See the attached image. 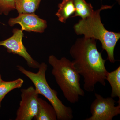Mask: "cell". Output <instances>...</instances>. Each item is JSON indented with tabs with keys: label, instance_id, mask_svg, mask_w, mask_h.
<instances>
[{
	"label": "cell",
	"instance_id": "cell-13",
	"mask_svg": "<svg viewBox=\"0 0 120 120\" xmlns=\"http://www.w3.org/2000/svg\"><path fill=\"white\" fill-rule=\"evenodd\" d=\"M106 80L109 83L112 88L111 97L113 98L118 97L120 100V66L111 72H108Z\"/></svg>",
	"mask_w": 120,
	"mask_h": 120
},
{
	"label": "cell",
	"instance_id": "cell-6",
	"mask_svg": "<svg viewBox=\"0 0 120 120\" xmlns=\"http://www.w3.org/2000/svg\"><path fill=\"white\" fill-rule=\"evenodd\" d=\"M21 101L15 120H31L37 115L39 94L32 86L21 90Z\"/></svg>",
	"mask_w": 120,
	"mask_h": 120
},
{
	"label": "cell",
	"instance_id": "cell-7",
	"mask_svg": "<svg viewBox=\"0 0 120 120\" xmlns=\"http://www.w3.org/2000/svg\"><path fill=\"white\" fill-rule=\"evenodd\" d=\"M13 35L4 41H0V46H4L9 53L17 54L23 57L27 65L34 69H38L40 64L35 60L28 53L22 42L24 36L23 31L18 28L13 29Z\"/></svg>",
	"mask_w": 120,
	"mask_h": 120
},
{
	"label": "cell",
	"instance_id": "cell-5",
	"mask_svg": "<svg viewBox=\"0 0 120 120\" xmlns=\"http://www.w3.org/2000/svg\"><path fill=\"white\" fill-rule=\"evenodd\" d=\"M95 98L91 103V116L86 120H112L120 114V104L115 106L116 101L112 97L104 98L97 93Z\"/></svg>",
	"mask_w": 120,
	"mask_h": 120
},
{
	"label": "cell",
	"instance_id": "cell-14",
	"mask_svg": "<svg viewBox=\"0 0 120 120\" xmlns=\"http://www.w3.org/2000/svg\"><path fill=\"white\" fill-rule=\"evenodd\" d=\"M23 82L21 78L9 82L1 80L0 82V108L1 101L5 95L12 90L22 87Z\"/></svg>",
	"mask_w": 120,
	"mask_h": 120
},
{
	"label": "cell",
	"instance_id": "cell-8",
	"mask_svg": "<svg viewBox=\"0 0 120 120\" xmlns=\"http://www.w3.org/2000/svg\"><path fill=\"white\" fill-rule=\"evenodd\" d=\"M9 25L12 27L16 24L21 26L23 31L42 33L47 27V23L35 13H20L15 18H11L9 20Z\"/></svg>",
	"mask_w": 120,
	"mask_h": 120
},
{
	"label": "cell",
	"instance_id": "cell-9",
	"mask_svg": "<svg viewBox=\"0 0 120 120\" xmlns=\"http://www.w3.org/2000/svg\"><path fill=\"white\" fill-rule=\"evenodd\" d=\"M38 109L35 120H56V113L53 106L46 101L38 98Z\"/></svg>",
	"mask_w": 120,
	"mask_h": 120
},
{
	"label": "cell",
	"instance_id": "cell-3",
	"mask_svg": "<svg viewBox=\"0 0 120 120\" xmlns=\"http://www.w3.org/2000/svg\"><path fill=\"white\" fill-rule=\"evenodd\" d=\"M48 62L52 67V75L65 98L71 103H77L85 92L80 86V75L73 62L65 57L59 60L53 55L49 57Z\"/></svg>",
	"mask_w": 120,
	"mask_h": 120
},
{
	"label": "cell",
	"instance_id": "cell-15",
	"mask_svg": "<svg viewBox=\"0 0 120 120\" xmlns=\"http://www.w3.org/2000/svg\"><path fill=\"white\" fill-rule=\"evenodd\" d=\"M15 9V0H0V15H8Z\"/></svg>",
	"mask_w": 120,
	"mask_h": 120
},
{
	"label": "cell",
	"instance_id": "cell-16",
	"mask_svg": "<svg viewBox=\"0 0 120 120\" xmlns=\"http://www.w3.org/2000/svg\"><path fill=\"white\" fill-rule=\"evenodd\" d=\"M117 2H118V4H120V0H115Z\"/></svg>",
	"mask_w": 120,
	"mask_h": 120
},
{
	"label": "cell",
	"instance_id": "cell-12",
	"mask_svg": "<svg viewBox=\"0 0 120 120\" xmlns=\"http://www.w3.org/2000/svg\"><path fill=\"white\" fill-rule=\"evenodd\" d=\"M75 8V12L72 17H80L84 19L90 16L94 11L91 4L85 0H72Z\"/></svg>",
	"mask_w": 120,
	"mask_h": 120
},
{
	"label": "cell",
	"instance_id": "cell-11",
	"mask_svg": "<svg viewBox=\"0 0 120 120\" xmlns=\"http://www.w3.org/2000/svg\"><path fill=\"white\" fill-rule=\"evenodd\" d=\"M41 0H15V8L19 14L34 13Z\"/></svg>",
	"mask_w": 120,
	"mask_h": 120
},
{
	"label": "cell",
	"instance_id": "cell-4",
	"mask_svg": "<svg viewBox=\"0 0 120 120\" xmlns=\"http://www.w3.org/2000/svg\"><path fill=\"white\" fill-rule=\"evenodd\" d=\"M17 68L31 80L39 94L43 95L49 101L56 110L57 120H71L73 119V110L71 108L63 104L58 98L57 91L52 89L47 83L45 76L47 65L45 63L42 62L40 64L37 73L27 71L20 65H17Z\"/></svg>",
	"mask_w": 120,
	"mask_h": 120
},
{
	"label": "cell",
	"instance_id": "cell-1",
	"mask_svg": "<svg viewBox=\"0 0 120 120\" xmlns=\"http://www.w3.org/2000/svg\"><path fill=\"white\" fill-rule=\"evenodd\" d=\"M69 52L75 68L83 77L85 90L93 92L98 83L105 86L108 72L105 67L106 60L98 50L96 40L84 37L77 39Z\"/></svg>",
	"mask_w": 120,
	"mask_h": 120
},
{
	"label": "cell",
	"instance_id": "cell-17",
	"mask_svg": "<svg viewBox=\"0 0 120 120\" xmlns=\"http://www.w3.org/2000/svg\"><path fill=\"white\" fill-rule=\"evenodd\" d=\"M2 80V79H1V75L0 74V82H1V80Z\"/></svg>",
	"mask_w": 120,
	"mask_h": 120
},
{
	"label": "cell",
	"instance_id": "cell-10",
	"mask_svg": "<svg viewBox=\"0 0 120 120\" xmlns=\"http://www.w3.org/2000/svg\"><path fill=\"white\" fill-rule=\"evenodd\" d=\"M58 11L56 15L61 22L65 23L67 20L71 17L75 12L72 0H62V2L58 4Z\"/></svg>",
	"mask_w": 120,
	"mask_h": 120
},
{
	"label": "cell",
	"instance_id": "cell-2",
	"mask_svg": "<svg viewBox=\"0 0 120 120\" xmlns=\"http://www.w3.org/2000/svg\"><path fill=\"white\" fill-rule=\"evenodd\" d=\"M112 8L110 5H102L101 8L94 11L90 16L80 20L73 26L75 33L78 35H83L86 38L94 39L101 42L103 50L107 53V60L114 63V50L120 38V32L109 31L102 23L100 13L101 11Z\"/></svg>",
	"mask_w": 120,
	"mask_h": 120
}]
</instances>
